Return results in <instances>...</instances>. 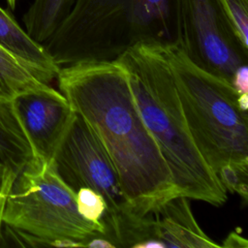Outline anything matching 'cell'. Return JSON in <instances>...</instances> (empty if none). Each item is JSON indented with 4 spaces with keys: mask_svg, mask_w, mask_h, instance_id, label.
I'll list each match as a JSON object with an SVG mask.
<instances>
[{
    "mask_svg": "<svg viewBox=\"0 0 248 248\" xmlns=\"http://www.w3.org/2000/svg\"><path fill=\"white\" fill-rule=\"evenodd\" d=\"M56 79L59 91L105 147L133 212L154 213L180 196L137 108L127 74L118 62L64 66Z\"/></svg>",
    "mask_w": 248,
    "mask_h": 248,
    "instance_id": "1",
    "label": "cell"
},
{
    "mask_svg": "<svg viewBox=\"0 0 248 248\" xmlns=\"http://www.w3.org/2000/svg\"><path fill=\"white\" fill-rule=\"evenodd\" d=\"M115 61L127 74L137 108L179 195L214 206L223 205L227 191L193 140L176 90L167 44H138Z\"/></svg>",
    "mask_w": 248,
    "mask_h": 248,
    "instance_id": "2",
    "label": "cell"
},
{
    "mask_svg": "<svg viewBox=\"0 0 248 248\" xmlns=\"http://www.w3.org/2000/svg\"><path fill=\"white\" fill-rule=\"evenodd\" d=\"M180 40L181 0H77L43 46L64 67L115 61L138 44Z\"/></svg>",
    "mask_w": 248,
    "mask_h": 248,
    "instance_id": "3",
    "label": "cell"
},
{
    "mask_svg": "<svg viewBox=\"0 0 248 248\" xmlns=\"http://www.w3.org/2000/svg\"><path fill=\"white\" fill-rule=\"evenodd\" d=\"M170 65L193 140L212 170H248V118L231 83L195 65L179 44L167 45Z\"/></svg>",
    "mask_w": 248,
    "mask_h": 248,
    "instance_id": "4",
    "label": "cell"
},
{
    "mask_svg": "<svg viewBox=\"0 0 248 248\" xmlns=\"http://www.w3.org/2000/svg\"><path fill=\"white\" fill-rule=\"evenodd\" d=\"M4 224L44 240L83 241L105 232L103 226L85 220L78 211L76 192L59 176L52 161L38 156L18 172L8 195Z\"/></svg>",
    "mask_w": 248,
    "mask_h": 248,
    "instance_id": "5",
    "label": "cell"
},
{
    "mask_svg": "<svg viewBox=\"0 0 248 248\" xmlns=\"http://www.w3.org/2000/svg\"><path fill=\"white\" fill-rule=\"evenodd\" d=\"M189 59L227 81L247 64L248 47L239 41L218 0H181V40Z\"/></svg>",
    "mask_w": 248,
    "mask_h": 248,
    "instance_id": "6",
    "label": "cell"
},
{
    "mask_svg": "<svg viewBox=\"0 0 248 248\" xmlns=\"http://www.w3.org/2000/svg\"><path fill=\"white\" fill-rule=\"evenodd\" d=\"M52 163L59 176L73 191L88 187L101 194L107 202V211L129 208L112 161L94 132L76 112Z\"/></svg>",
    "mask_w": 248,
    "mask_h": 248,
    "instance_id": "7",
    "label": "cell"
},
{
    "mask_svg": "<svg viewBox=\"0 0 248 248\" xmlns=\"http://www.w3.org/2000/svg\"><path fill=\"white\" fill-rule=\"evenodd\" d=\"M16 117L34 156L52 161L75 111L60 92L46 84L25 90L12 99Z\"/></svg>",
    "mask_w": 248,
    "mask_h": 248,
    "instance_id": "8",
    "label": "cell"
},
{
    "mask_svg": "<svg viewBox=\"0 0 248 248\" xmlns=\"http://www.w3.org/2000/svg\"><path fill=\"white\" fill-rule=\"evenodd\" d=\"M159 239L166 248H219L200 227L189 199L176 196L154 212Z\"/></svg>",
    "mask_w": 248,
    "mask_h": 248,
    "instance_id": "9",
    "label": "cell"
},
{
    "mask_svg": "<svg viewBox=\"0 0 248 248\" xmlns=\"http://www.w3.org/2000/svg\"><path fill=\"white\" fill-rule=\"evenodd\" d=\"M0 46L15 56L42 82L49 84L60 71L45 46L34 41L15 17L0 7Z\"/></svg>",
    "mask_w": 248,
    "mask_h": 248,
    "instance_id": "10",
    "label": "cell"
},
{
    "mask_svg": "<svg viewBox=\"0 0 248 248\" xmlns=\"http://www.w3.org/2000/svg\"><path fill=\"white\" fill-rule=\"evenodd\" d=\"M103 233L115 248H166L159 239L154 213L139 215L129 208L106 211Z\"/></svg>",
    "mask_w": 248,
    "mask_h": 248,
    "instance_id": "11",
    "label": "cell"
},
{
    "mask_svg": "<svg viewBox=\"0 0 248 248\" xmlns=\"http://www.w3.org/2000/svg\"><path fill=\"white\" fill-rule=\"evenodd\" d=\"M34 158V152L15 112L12 100L0 99V164L17 173Z\"/></svg>",
    "mask_w": 248,
    "mask_h": 248,
    "instance_id": "12",
    "label": "cell"
},
{
    "mask_svg": "<svg viewBox=\"0 0 248 248\" xmlns=\"http://www.w3.org/2000/svg\"><path fill=\"white\" fill-rule=\"evenodd\" d=\"M77 0H34L22 16L24 30L44 44L65 20Z\"/></svg>",
    "mask_w": 248,
    "mask_h": 248,
    "instance_id": "13",
    "label": "cell"
},
{
    "mask_svg": "<svg viewBox=\"0 0 248 248\" xmlns=\"http://www.w3.org/2000/svg\"><path fill=\"white\" fill-rule=\"evenodd\" d=\"M46 83L39 80L21 62L0 46V99L11 101L16 95Z\"/></svg>",
    "mask_w": 248,
    "mask_h": 248,
    "instance_id": "14",
    "label": "cell"
},
{
    "mask_svg": "<svg viewBox=\"0 0 248 248\" xmlns=\"http://www.w3.org/2000/svg\"><path fill=\"white\" fill-rule=\"evenodd\" d=\"M76 204L78 213L87 221L103 226V217L108 209L104 197L97 191L82 187L76 192Z\"/></svg>",
    "mask_w": 248,
    "mask_h": 248,
    "instance_id": "15",
    "label": "cell"
},
{
    "mask_svg": "<svg viewBox=\"0 0 248 248\" xmlns=\"http://www.w3.org/2000/svg\"><path fill=\"white\" fill-rule=\"evenodd\" d=\"M239 41L248 47V0H218Z\"/></svg>",
    "mask_w": 248,
    "mask_h": 248,
    "instance_id": "16",
    "label": "cell"
},
{
    "mask_svg": "<svg viewBox=\"0 0 248 248\" xmlns=\"http://www.w3.org/2000/svg\"><path fill=\"white\" fill-rule=\"evenodd\" d=\"M221 184L226 191L239 195L244 202L248 197V170L237 168L232 164H226L216 171Z\"/></svg>",
    "mask_w": 248,
    "mask_h": 248,
    "instance_id": "17",
    "label": "cell"
},
{
    "mask_svg": "<svg viewBox=\"0 0 248 248\" xmlns=\"http://www.w3.org/2000/svg\"><path fill=\"white\" fill-rule=\"evenodd\" d=\"M18 173L12 168L0 164V245L2 241V231L4 226L3 214L5 209L6 201L12 185Z\"/></svg>",
    "mask_w": 248,
    "mask_h": 248,
    "instance_id": "18",
    "label": "cell"
},
{
    "mask_svg": "<svg viewBox=\"0 0 248 248\" xmlns=\"http://www.w3.org/2000/svg\"><path fill=\"white\" fill-rule=\"evenodd\" d=\"M231 85L235 91L240 93H248V67L247 64L240 65L233 72L231 81Z\"/></svg>",
    "mask_w": 248,
    "mask_h": 248,
    "instance_id": "19",
    "label": "cell"
},
{
    "mask_svg": "<svg viewBox=\"0 0 248 248\" xmlns=\"http://www.w3.org/2000/svg\"><path fill=\"white\" fill-rule=\"evenodd\" d=\"M220 245L221 247L225 248H247L248 241L245 237L241 235L240 232H238L237 231H233L227 235L223 243Z\"/></svg>",
    "mask_w": 248,
    "mask_h": 248,
    "instance_id": "20",
    "label": "cell"
},
{
    "mask_svg": "<svg viewBox=\"0 0 248 248\" xmlns=\"http://www.w3.org/2000/svg\"><path fill=\"white\" fill-rule=\"evenodd\" d=\"M83 247L89 248H115L113 243L101 233L92 235L83 241Z\"/></svg>",
    "mask_w": 248,
    "mask_h": 248,
    "instance_id": "21",
    "label": "cell"
},
{
    "mask_svg": "<svg viewBox=\"0 0 248 248\" xmlns=\"http://www.w3.org/2000/svg\"><path fill=\"white\" fill-rule=\"evenodd\" d=\"M237 106L239 109L245 113H247L248 110V93H240L237 95Z\"/></svg>",
    "mask_w": 248,
    "mask_h": 248,
    "instance_id": "22",
    "label": "cell"
},
{
    "mask_svg": "<svg viewBox=\"0 0 248 248\" xmlns=\"http://www.w3.org/2000/svg\"><path fill=\"white\" fill-rule=\"evenodd\" d=\"M7 4H8V7L10 10H15L16 9V2L17 0H6Z\"/></svg>",
    "mask_w": 248,
    "mask_h": 248,
    "instance_id": "23",
    "label": "cell"
}]
</instances>
